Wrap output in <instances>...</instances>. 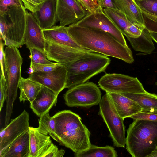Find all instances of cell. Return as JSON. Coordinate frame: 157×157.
<instances>
[{
    "label": "cell",
    "mask_w": 157,
    "mask_h": 157,
    "mask_svg": "<svg viewBox=\"0 0 157 157\" xmlns=\"http://www.w3.org/2000/svg\"><path fill=\"white\" fill-rule=\"evenodd\" d=\"M67 29L75 41L85 49L118 58L129 64L134 61L132 52L128 47L122 45L107 32L74 24L67 27Z\"/></svg>",
    "instance_id": "obj_1"
},
{
    "label": "cell",
    "mask_w": 157,
    "mask_h": 157,
    "mask_svg": "<svg viewBox=\"0 0 157 157\" xmlns=\"http://www.w3.org/2000/svg\"><path fill=\"white\" fill-rule=\"evenodd\" d=\"M55 121V132L49 134L60 144L78 153L92 145L90 133L83 124L81 117L70 110L57 112L54 116Z\"/></svg>",
    "instance_id": "obj_2"
},
{
    "label": "cell",
    "mask_w": 157,
    "mask_h": 157,
    "mask_svg": "<svg viewBox=\"0 0 157 157\" xmlns=\"http://www.w3.org/2000/svg\"><path fill=\"white\" fill-rule=\"evenodd\" d=\"M110 61L108 56L100 53L78 51L69 61L62 64L67 71L65 88L84 83L96 75L105 72Z\"/></svg>",
    "instance_id": "obj_3"
},
{
    "label": "cell",
    "mask_w": 157,
    "mask_h": 157,
    "mask_svg": "<svg viewBox=\"0 0 157 157\" xmlns=\"http://www.w3.org/2000/svg\"><path fill=\"white\" fill-rule=\"evenodd\" d=\"M127 132L126 149L132 157H147L157 146V121L134 120Z\"/></svg>",
    "instance_id": "obj_4"
},
{
    "label": "cell",
    "mask_w": 157,
    "mask_h": 157,
    "mask_svg": "<svg viewBox=\"0 0 157 157\" xmlns=\"http://www.w3.org/2000/svg\"><path fill=\"white\" fill-rule=\"evenodd\" d=\"M17 48L15 46H6L4 49L7 68L5 127L9 123L13 104L17 97L19 84L21 77V71L23 58Z\"/></svg>",
    "instance_id": "obj_5"
},
{
    "label": "cell",
    "mask_w": 157,
    "mask_h": 157,
    "mask_svg": "<svg viewBox=\"0 0 157 157\" xmlns=\"http://www.w3.org/2000/svg\"><path fill=\"white\" fill-rule=\"evenodd\" d=\"M26 10L23 4L9 8L6 22L0 28V37L5 45L19 48L24 44Z\"/></svg>",
    "instance_id": "obj_6"
},
{
    "label": "cell",
    "mask_w": 157,
    "mask_h": 157,
    "mask_svg": "<svg viewBox=\"0 0 157 157\" xmlns=\"http://www.w3.org/2000/svg\"><path fill=\"white\" fill-rule=\"evenodd\" d=\"M98 114L102 118L110 132L115 146L124 148L125 144V128L124 119L119 114L106 93L99 103Z\"/></svg>",
    "instance_id": "obj_7"
},
{
    "label": "cell",
    "mask_w": 157,
    "mask_h": 157,
    "mask_svg": "<svg viewBox=\"0 0 157 157\" xmlns=\"http://www.w3.org/2000/svg\"><path fill=\"white\" fill-rule=\"evenodd\" d=\"M64 98L69 107H90L99 103L101 94L95 84L87 82L68 89Z\"/></svg>",
    "instance_id": "obj_8"
},
{
    "label": "cell",
    "mask_w": 157,
    "mask_h": 157,
    "mask_svg": "<svg viewBox=\"0 0 157 157\" xmlns=\"http://www.w3.org/2000/svg\"><path fill=\"white\" fill-rule=\"evenodd\" d=\"M98 84L106 93H139L146 91L137 77L122 74L106 73L100 78Z\"/></svg>",
    "instance_id": "obj_9"
},
{
    "label": "cell",
    "mask_w": 157,
    "mask_h": 157,
    "mask_svg": "<svg viewBox=\"0 0 157 157\" xmlns=\"http://www.w3.org/2000/svg\"><path fill=\"white\" fill-rule=\"evenodd\" d=\"M73 24L83 27L97 29L107 32L122 45L128 46L123 34L104 12L103 9L92 13L88 12L83 18Z\"/></svg>",
    "instance_id": "obj_10"
},
{
    "label": "cell",
    "mask_w": 157,
    "mask_h": 157,
    "mask_svg": "<svg viewBox=\"0 0 157 157\" xmlns=\"http://www.w3.org/2000/svg\"><path fill=\"white\" fill-rule=\"evenodd\" d=\"M67 74L66 67L61 64L50 71L33 72L28 78L59 94L65 88Z\"/></svg>",
    "instance_id": "obj_11"
},
{
    "label": "cell",
    "mask_w": 157,
    "mask_h": 157,
    "mask_svg": "<svg viewBox=\"0 0 157 157\" xmlns=\"http://www.w3.org/2000/svg\"><path fill=\"white\" fill-rule=\"evenodd\" d=\"M88 13L76 0H57V17L61 25L75 24Z\"/></svg>",
    "instance_id": "obj_12"
},
{
    "label": "cell",
    "mask_w": 157,
    "mask_h": 157,
    "mask_svg": "<svg viewBox=\"0 0 157 157\" xmlns=\"http://www.w3.org/2000/svg\"><path fill=\"white\" fill-rule=\"evenodd\" d=\"M29 113L24 110L18 117L11 120L10 122L0 132V151L7 147L14 140L24 133L29 131Z\"/></svg>",
    "instance_id": "obj_13"
},
{
    "label": "cell",
    "mask_w": 157,
    "mask_h": 157,
    "mask_svg": "<svg viewBox=\"0 0 157 157\" xmlns=\"http://www.w3.org/2000/svg\"><path fill=\"white\" fill-rule=\"evenodd\" d=\"M26 23L24 42L29 49L33 48L45 53V38L41 28L32 13L26 10Z\"/></svg>",
    "instance_id": "obj_14"
},
{
    "label": "cell",
    "mask_w": 157,
    "mask_h": 157,
    "mask_svg": "<svg viewBox=\"0 0 157 157\" xmlns=\"http://www.w3.org/2000/svg\"><path fill=\"white\" fill-rule=\"evenodd\" d=\"M57 0H44L32 13L43 30L50 28L58 22L57 17Z\"/></svg>",
    "instance_id": "obj_15"
},
{
    "label": "cell",
    "mask_w": 157,
    "mask_h": 157,
    "mask_svg": "<svg viewBox=\"0 0 157 157\" xmlns=\"http://www.w3.org/2000/svg\"><path fill=\"white\" fill-rule=\"evenodd\" d=\"M43 32L45 39L47 40L77 50L92 52L78 44L68 33L65 26H53L50 28L43 30Z\"/></svg>",
    "instance_id": "obj_16"
},
{
    "label": "cell",
    "mask_w": 157,
    "mask_h": 157,
    "mask_svg": "<svg viewBox=\"0 0 157 157\" xmlns=\"http://www.w3.org/2000/svg\"><path fill=\"white\" fill-rule=\"evenodd\" d=\"M58 95L42 85L36 98L30 103V108L35 114L40 117L49 112L53 106H56Z\"/></svg>",
    "instance_id": "obj_17"
},
{
    "label": "cell",
    "mask_w": 157,
    "mask_h": 157,
    "mask_svg": "<svg viewBox=\"0 0 157 157\" xmlns=\"http://www.w3.org/2000/svg\"><path fill=\"white\" fill-rule=\"evenodd\" d=\"M103 10L127 39L130 37L136 38L141 34L143 30L134 25L120 11L107 8Z\"/></svg>",
    "instance_id": "obj_18"
},
{
    "label": "cell",
    "mask_w": 157,
    "mask_h": 157,
    "mask_svg": "<svg viewBox=\"0 0 157 157\" xmlns=\"http://www.w3.org/2000/svg\"><path fill=\"white\" fill-rule=\"evenodd\" d=\"M119 115L123 119L141 112L142 109L136 102L120 94L106 93Z\"/></svg>",
    "instance_id": "obj_19"
},
{
    "label": "cell",
    "mask_w": 157,
    "mask_h": 157,
    "mask_svg": "<svg viewBox=\"0 0 157 157\" xmlns=\"http://www.w3.org/2000/svg\"><path fill=\"white\" fill-rule=\"evenodd\" d=\"M30 137L29 131L14 140L7 147L0 151V157H29Z\"/></svg>",
    "instance_id": "obj_20"
},
{
    "label": "cell",
    "mask_w": 157,
    "mask_h": 157,
    "mask_svg": "<svg viewBox=\"0 0 157 157\" xmlns=\"http://www.w3.org/2000/svg\"><path fill=\"white\" fill-rule=\"evenodd\" d=\"M118 10L142 30L145 28L142 12L134 0H115Z\"/></svg>",
    "instance_id": "obj_21"
},
{
    "label": "cell",
    "mask_w": 157,
    "mask_h": 157,
    "mask_svg": "<svg viewBox=\"0 0 157 157\" xmlns=\"http://www.w3.org/2000/svg\"><path fill=\"white\" fill-rule=\"evenodd\" d=\"M30 153L29 157H40L52 143L50 136L37 131L35 128L29 127Z\"/></svg>",
    "instance_id": "obj_22"
},
{
    "label": "cell",
    "mask_w": 157,
    "mask_h": 157,
    "mask_svg": "<svg viewBox=\"0 0 157 157\" xmlns=\"http://www.w3.org/2000/svg\"><path fill=\"white\" fill-rule=\"evenodd\" d=\"M42 85L29 78L21 77L18 88L20 90L19 99L20 102L29 101L32 102L41 89Z\"/></svg>",
    "instance_id": "obj_23"
},
{
    "label": "cell",
    "mask_w": 157,
    "mask_h": 157,
    "mask_svg": "<svg viewBox=\"0 0 157 157\" xmlns=\"http://www.w3.org/2000/svg\"><path fill=\"white\" fill-rule=\"evenodd\" d=\"M127 39L135 51L143 52L144 54H151L155 49L150 33L145 28L139 37H130Z\"/></svg>",
    "instance_id": "obj_24"
},
{
    "label": "cell",
    "mask_w": 157,
    "mask_h": 157,
    "mask_svg": "<svg viewBox=\"0 0 157 157\" xmlns=\"http://www.w3.org/2000/svg\"><path fill=\"white\" fill-rule=\"evenodd\" d=\"M120 94L136 102L141 108L142 110H157V94L147 91L143 93Z\"/></svg>",
    "instance_id": "obj_25"
},
{
    "label": "cell",
    "mask_w": 157,
    "mask_h": 157,
    "mask_svg": "<svg viewBox=\"0 0 157 157\" xmlns=\"http://www.w3.org/2000/svg\"><path fill=\"white\" fill-rule=\"evenodd\" d=\"M76 157H117V151L113 147L107 145L99 147L92 145L88 149L78 153H75Z\"/></svg>",
    "instance_id": "obj_26"
},
{
    "label": "cell",
    "mask_w": 157,
    "mask_h": 157,
    "mask_svg": "<svg viewBox=\"0 0 157 157\" xmlns=\"http://www.w3.org/2000/svg\"><path fill=\"white\" fill-rule=\"evenodd\" d=\"M39 126L35 128L38 132L45 135L53 133L55 129V121L54 116L51 117L49 112L40 117Z\"/></svg>",
    "instance_id": "obj_27"
},
{
    "label": "cell",
    "mask_w": 157,
    "mask_h": 157,
    "mask_svg": "<svg viewBox=\"0 0 157 157\" xmlns=\"http://www.w3.org/2000/svg\"><path fill=\"white\" fill-rule=\"evenodd\" d=\"M140 10L157 17V0H134Z\"/></svg>",
    "instance_id": "obj_28"
},
{
    "label": "cell",
    "mask_w": 157,
    "mask_h": 157,
    "mask_svg": "<svg viewBox=\"0 0 157 157\" xmlns=\"http://www.w3.org/2000/svg\"><path fill=\"white\" fill-rule=\"evenodd\" d=\"M29 50L30 52V57L31 62L43 64H52L54 63L48 60L47 57L45 53L39 49L33 48Z\"/></svg>",
    "instance_id": "obj_29"
},
{
    "label": "cell",
    "mask_w": 157,
    "mask_h": 157,
    "mask_svg": "<svg viewBox=\"0 0 157 157\" xmlns=\"http://www.w3.org/2000/svg\"><path fill=\"white\" fill-rule=\"evenodd\" d=\"M61 64L60 63H54L52 64H43L31 62L29 70V74L34 72H45L52 71Z\"/></svg>",
    "instance_id": "obj_30"
},
{
    "label": "cell",
    "mask_w": 157,
    "mask_h": 157,
    "mask_svg": "<svg viewBox=\"0 0 157 157\" xmlns=\"http://www.w3.org/2000/svg\"><path fill=\"white\" fill-rule=\"evenodd\" d=\"M141 11L145 28L150 32L157 33V17Z\"/></svg>",
    "instance_id": "obj_31"
},
{
    "label": "cell",
    "mask_w": 157,
    "mask_h": 157,
    "mask_svg": "<svg viewBox=\"0 0 157 157\" xmlns=\"http://www.w3.org/2000/svg\"><path fill=\"white\" fill-rule=\"evenodd\" d=\"M130 118L135 120H145L157 121V110H142L132 116Z\"/></svg>",
    "instance_id": "obj_32"
},
{
    "label": "cell",
    "mask_w": 157,
    "mask_h": 157,
    "mask_svg": "<svg viewBox=\"0 0 157 157\" xmlns=\"http://www.w3.org/2000/svg\"><path fill=\"white\" fill-rule=\"evenodd\" d=\"M3 40L2 38L0 37V62L1 69L0 76L7 84V68L4 50V47L5 45Z\"/></svg>",
    "instance_id": "obj_33"
},
{
    "label": "cell",
    "mask_w": 157,
    "mask_h": 157,
    "mask_svg": "<svg viewBox=\"0 0 157 157\" xmlns=\"http://www.w3.org/2000/svg\"><path fill=\"white\" fill-rule=\"evenodd\" d=\"M89 12H95L101 8L99 5L100 0H76Z\"/></svg>",
    "instance_id": "obj_34"
},
{
    "label": "cell",
    "mask_w": 157,
    "mask_h": 157,
    "mask_svg": "<svg viewBox=\"0 0 157 157\" xmlns=\"http://www.w3.org/2000/svg\"><path fill=\"white\" fill-rule=\"evenodd\" d=\"M65 153L64 149L59 150L57 146L52 143L42 153L40 157H61L63 156Z\"/></svg>",
    "instance_id": "obj_35"
},
{
    "label": "cell",
    "mask_w": 157,
    "mask_h": 157,
    "mask_svg": "<svg viewBox=\"0 0 157 157\" xmlns=\"http://www.w3.org/2000/svg\"><path fill=\"white\" fill-rule=\"evenodd\" d=\"M22 4L21 0H0V13H6L11 6Z\"/></svg>",
    "instance_id": "obj_36"
},
{
    "label": "cell",
    "mask_w": 157,
    "mask_h": 157,
    "mask_svg": "<svg viewBox=\"0 0 157 157\" xmlns=\"http://www.w3.org/2000/svg\"><path fill=\"white\" fill-rule=\"evenodd\" d=\"M7 84L0 76V111L1 112L6 98Z\"/></svg>",
    "instance_id": "obj_37"
},
{
    "label": "cell",
    "mask_w": 157,
    "mask_h": 157,
    "mask_svg": "<svg viewBox=\"0 0 157 157\" xmlns=\"http://www.w3.org/2000/svg\"><path fill=\"white\" fill-rule=\"evenodd\" d=\"M26 9L33 13L35 8L44 0H21Z\"/></svg>",
    "instance_id": "obj_38"
},
{
    "label": "cell",
    "mask_w": 157,
    "mask_h": 157,
    "mask_svg": "<svg viewBox=\"0 0 157 157\" xmlns=\"http://www.w3.org/2000/svg\"><path fill=\"white\" fill-rule=\"evenodd\" d=\"M99 5L102 9H109L114 10H118L116 4L115 0H100Z\"/></svg>",
    "instance_id": "obj_39"
},
{
    "label": "cell",
    "mask_w": 157,
    "mask_h": 157,
    "mask_svg": "<svg viewBox=\"0 0 157 157\" xmlns=\"http://www.w3.org/2000/svg\"><path fill=\"white\" fill-rule=\"evenodd\" d=\"M147 157H157V146L154 150Z\"/></svg>",
    "instance_id": "obj_40"
},
{
    "label": "cell",
    "mask_w": 157,
    "mask_h": 157,
    "mask_svg": "<svg viewBox=\"0 0 157 157\" xmlns=\"http://www.w3.org/2000/svg\"><path fill=\"white\" fill-rule=\"evenodd\" d=\"M150 33L153 40L157 43V33L151 32Z\"/></svg>",
    "instance_id": "obj_41"
},
{
    "label": "cell",
    "mask_w": 157,
    "mask_h": 157,
    "mask_svg": "<svg viewBox=\"0 0 157 157\" xmlns=\"http://www.w3.org/2000/svg\"><path fill=\"white\" fill-rule=\"evenodd\" d=\"M155 85H156V86H157V82H155Z\"/></svg>",
    "instance_id": "obj_42"
}]
</instances>
